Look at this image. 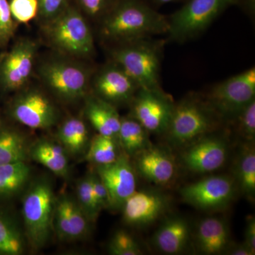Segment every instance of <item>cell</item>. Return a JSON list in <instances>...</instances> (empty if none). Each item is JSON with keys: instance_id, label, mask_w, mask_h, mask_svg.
I'll list each match as a JSON object with an SVG mask.
<instances>
[{"instance_id": "1", "label": "cell", "mask_w": 255, "mask_h": 255, "mask_svg": "<svg viewBox=\"0 0 255 255\" xmlns=\"http://www.w3.org/2000/svg\"><path fill=\"white\" fill-rule=\"evenodd\" d=\"M101 30L109 39L128 42L167 33L169 19L140 0H117L105 15Z\"/></svg>"}, {"instance_id": "2", "label": "cell", "mask_w": 255, "mask_h": 255, "mask_svg": "<svg viewBox=\"0 0 255 255\" xmlns=\"http://www.w3.org/2000/svg\"><path fill=\"white\" fill-rule=\"evenodd\" d=\"M220 117L206 100L189 96L174 105L164 133L176 147H187L216 128Z\"/></svg>"}, {"instance_id": "3", "label": "cell", "mask_w": 255, "mask_h": 255, "mask_svg": "<svg viewBox=\"0 0 255 255\" xmlns=\"http://www.w3.org/2000/svg\"><path fill=\"white\" fill-rule=\"evenodd\" d=\"M114 63L135 82L139 88H161V46L148 38L126 42L112 51Z\"/></svg>"}, {"instance_id": "4", "label": "cell", "mask_w": 255, "mask_h": 255, "mask_svg": "<svg viewBox=\"0 0 255 255\" xmlns=\"http://www.w3.org/2000/svg\"><path fill=\"white\" fill-rule=\"evenodd\" d=\"M55 203L53 189L46 180L33 184L23 199L22 214L26 234L36 249L45 246L49 239Z\"/></svg>"}, {"instance_id": "5", "label": "cell", "mask_w": 255, "mask_h": 255, "mask_svg": "<svg viewBox=\"0 0 255 255\" xmlns=\"http://www.w3.org/2000/svg\"><path fill=\"white\" fill-rule=\"evenodd\" d=\"M45 31L51 44L64 53L75 56H88L93 53L91 29L81 13L70 5L46 23Z\"/></svg>"}, {"instance_id": "6", "label": "cell", "mask_w": 255, "mask_h": 255, "mask_svg": "<svg viewBox=\"0 0 255 255\" xmlns=\"http://www.w3.org/2000/svg\"><path fill=\"white\" fill-rule=\"evenodd\" d=\"M243 0H189L169 19L172 41H185L204 31L226 9Z\"/></svg>"}, {"instance_id": "7", "label": "cell", "mask_w": 255, "mask_h": 255, "mask_svg": "<svg viewBox=\"0 0 255 255\" xmlns=\"http://www.w3.org/2000/svg\"><path fill=\"white\" fill-rule=\"evenodd\" d=\"M254 100L255 69L252 68L218 84L205 100L220 119H234Z\"/></svg>"}, {"instance_id": "8", "label": "cell", "mask_w": 255, "mask_h": 255, "mask_svg": "<svg viewBox=\"0 0 255 255\" xmlns=\"http://www.w3.org/2000/svg\"><path fill=\"white\" fill-rule=\"evenodd\" d=\"M131 117L149 133H164L168 127L174 104L162 88H139L131 102Z\"/></svg>"}, {"instance_id": "9", "label": "cell", "mask_w": 255, "mask_h": 255, "mask_svg": "<svg viewBox=\"0 0 255 255\" xmlns=\"http://www.w3.org/2000/svg\"><path fill=\"white\" fill-rule=\"evenodd\" d=\"M43 82L55 95L65 100H76L86 95L90 86V74L75 63L51 61L40 68Z\"/></svg>"}, {"instance_id": "10", "label": "cell", "mask_w": 255, "mask_h": 255, "mask_svg": "<svg viewBox=\"0 0 255 255\" xmlns=\"http://www.w3.org/2000/svg\"><path fill=\"white\" fill-rule=\"evenodd\" d=\"M37 49L36 42L23 38L9 51L0 54V89L17 91L26 85L33 72Z\"/></svg>"}, {"instance_id": "11", "label": "cell", "mask_w": 255, "mask_h": 255, "mask_svg": "<svg viewBox=\"0 0 255 255\" xmlns=\"http://www.w3.org/2000/svg\"><path fill=\"white\" fill-rule=\"evenodd\" d=\"M11 117L33 129H47L56 122V109L44 94L31 90L14 99L9 107Z\"/></svg>"}, {"instance_id": "12", "label": "cell", "mask_w": 255, "mask_h": 255, "mask_svg": "<svg viewBox=\"0 0 255 255\" xmlns=\"http://www.w3.org/2000/svg\"><path fill=\"white\" fill-rule=\"evenodd\" d=\"M234 192V183L230 178L211 176L185 186L180 194L184 201L194 207L214 210L227 205Z\"/></svg>"}, {"instance_id": "13", "label": "cell", "mask_w": 255, "mask_h": 255, "mask_svg": "<svg viewBox=\"0 0 255 255\" xmlns=\"http://www.w3.org/2000/svg\"><path fill=\"white\" fill-rule=\"evenodd\" d=\"M227 157L225 140L206 135L186 147L182 162L188 170L194 173H209L221 168Z\"/></svg>"}, {"instance_id": "14", "label": "cell", "mask_w": 255, "mask_h": 255, "mask_svg": "<svg viewBox=\"0 0 255 255\" xmlns=\"http://www.w3.org/2000/svg\"><path fill=\"white\" fill-rule=\"evenodd\" d=\"M97 175L109 192L111 207H122L136 191V178L127 154L105 165H97Z\"/></svg>"}, {"instance_id": "15", "label": "cell", "mask_w": 255, "mask_h": 255, "mask_svg": "<svg viewBox=\"0 0 255 255\" xmlns=\"http://www.w3.org/2000/svg\"><path fill=\"white\" fill-rule=\"evenodd\" d=\"M169 202L167 196L161 193L135 191L122 206L124 221L135 227L147 226L165 212Z\"/></svg>"}, {"instance_id": "16", "label": "cell", "mask_w": 255, "mask_h": 255, "mask_svg": "<svg viewBox=\"0 0 255 255\" xmlns=\"http://www.w3.org/2000/svg\"><path fill=\"white\" fill-rule=\"evenodd\" d=\"M114 64L106 67L96 77V95L113 105L130 102L139 87L123 69Z\"/></svg>"}, {"instance_id": "17", "label": "cell", "mask_w": 255, "mask_h": 255, "mask_svg": "<svg viewBox=\"0 0 255 255\" xmlns=\"http://www.w3.org/2000/svg\"><path fill=\"white\" fill-rule=\"evenodd\" d=\"M136 167L142 177L157 185H167L173 181L176 164L167 151L150 145L139 152Z\"/></svg>"}, {"instance_id": "18", "label": "cell", "mask_w": 255, "mask_h": 255, "mask_svg": "<svg viewBox=\"0 0 255 255\" xmlns=\"http://www.w3.org/2000/svg\"><path fill=\"white\" fill-rule=\"evenodd\" d=\"M190 231L189 224L182 218L167 220L154 235L153 243L161 253L177 255L187 248Z\"/></svg>"}, {"instance_id": "19", "label": "cell", "mask_w": 255, "mask_h": 255, "mask_svg": "<svg viewBox=\"0 0 255 255\" xmlns=\"http://www.w3.org/2000/svg\"><path fill=\"white\" fill-rule=\"evenodd\" d=\"M85 112L98 134L117 140L122 118L114 105L96 96L87 101Z\"/></svg>"}, {"instance_id": "20", "label": "cell", "mask_w": 255, "mask_h": 255, "mask_svg": "<svg viewBox=\"0 0 255 255\" xmlns=\"http://www.w3.org/2000/svg\"><path fill=\"white\" fill-rule=\"evenodd\" d=\"M229 236V229L223 220L207 218L201 221L198 226L196 241L203 253L216 255L226 251Z\"/></svg>"}, {"instance_id": "21", "label": "cell", "mask_w": 255, "mask_h": 255, "mask_svg": "<svg viewBox=\"0 0 255 255\" xmlns=\"http://www.w3.org/2000/svg\"><path fill=\"white\" fill-rule=\"evenodd\" d=\"M30 155L36 162L42 164L57 176L65 177L69 174L68 159L63 146L48 140L37 142Z\"/></svg>"}, {"instance_id": "22", "label": "cell", "mask_w": 255, "mask_h": 255, "mask_svg": "<svg viewBox=\"0 0 255 255\" xmlns=\"http://www.w3.org/2000/svg\"><path fill=\"white\" fill-rule=\"evenodd\" d=\"M148 131L132 117L122 118L117 140L128 156H135L150 146Z\"/></svg>"}, {"instance_id": "23", "label": "cell", "mask_w": 255, "mask_h": 255, "mask_svg": "<svg viewBox=\"0 0 255 255\" xmlns=\"http://www.w3.org/2000/svg\"><path fill=\"white\" fill-rule=\"evenodd\" d=\"M58 136L64 149L73 155L82 153L88 143L86 124L81 119L75 117L63 122L58 130Z\"/></svg>"}, {"instance_id": "24", "label": "cell", "mask_w": 255, "mask_h": 255, "mask_svg": "<svg viewBox=\"0 0 255 255\" xmlns=\"http://www.w3.org/2000/svg\"><path fill=\"white\" fill-rule=\"evenodd\" d=\"M28 153L24 137L13 129L0 125V165L25 162Z\"/></svg>"}, {"instance_id": "25", "label": "cell", "mask_w": 255, "mask_h": 255, "mask_svg": "<svg viewBox=\"0 0 255 255\" xmlns=\"http://www.w3.org/2000/svg\"><path fill=\"white\" fill-rule=\"evenodd\" d=\"M252 143L247 142L242 149L236 164V174L242 191L253 199L255 193V151Z\"/></svg>"}, {"instance_id": "26", "label": "cell", "mask_w": 255, "mask_h": 255, "mask_svg": "<svg viewBox=\"0 0 255 255\" xmlns=\"http://www.w3.org/2000/svg\"><path fill=\"white\" fill-rule=\"evenodd\" d=\"M29 167L25 162L0 165V196L13 195L27 182Z\"/></svg>"}, {"instance_id": "27", "label": "cell", "mask_w": 255, "mask_h": 255, "mask_svg": "<svg viewBox=\"0 0 255 255\" xmlns=\"http://www.w3.org/2000/svg\"><path fill=\"white\" fill-rule=\"evenodd\" d=\"M117 139L105 135H96L92 139L87 154V158L97 165L112 163L119 157Z\"/></svg>"}, {"instance_id": "28", "label": "cell", "mask_w": 255, "mask_h": 255, "mask_svg": "<svg viewBox=\"0 0 255 255\" xmlns=\"http://www.w3.org/2000/svg\"><path fill=\"white\" fill-rule=\"evenodd\" d=\"M23 247V238L17 228L0 215V255L22 254Z\"/></svg>"}, {"instance_id": "29", "label": "cell", "mask_w": 255, "mask_h": 255, "mask_svg": "<svg viewBox=\"0 0 255 255\" xmlns=\"http://www.w3.org/2000/svg\"><path fill=\"white\" fill-rule=\"evenodd\" d=\"M77 194L79 206L90 221H95L98 217L101 209L97 205L94 195L90 176L84 178L78 183Z\"/></svg>"}, {"instance_id": "30", "label": "cell", "mask_w": 255, "mask_h": 255, "mask_svg": "<svg viewBox=\"0 0 255 255\" xmlns=\"http://www.w3.org/2000/svg\"><path fill=\"white\" fill-rule=\"evenodd\" d=\"M66 201L71 228L72 240L80 239L86 236L88 232L89 221H90L78 203L68 196H66Z\"/></svg>"}, {"instance_id": "31", "label": "cell", "mask_w": 255, "mask_h": 255, "mask_svg": "<svg viewBox=\"0 0 255 255\" xmlns=\"http://www.w3.org/2000/svg\"><path fill=\"white\" fill-rule=\"evenodd\" d=\"M109 252L113 255H139L142 251L132 236L124 231H117L111 239Z\"/></svg>"}, {"instance_id": "32", "label": "cell", "mask_w": 255, "mask_h": 255, "mask_svg": "<svg viewBox=\"0 0 255 255\" xmlns=\"http://www.w3.org/2000/svg\"><path fill=\"white\" fill-rule=\"evenodd\" d=\"M238 131L247 142H253L255 137V100L252 101L236 116Z\"/></svg>"}, {"instance_id": "33", "label": "cell", "mask_w": 255, "mask_h": 255, "mask_svg": "<svg viewBox=\"0 0 255 255\" xmlns=\"http://www.w3.org/2000/svg\"><path fill=\"white\" fill-rule=\"evenodd\" d=\"M11 15L16 23H28L38 15V0H10Z\"/></svg>"}, {"instance_id": "34", "label": "cell", "mask_w": 255, "mask_h": 255, "mask_svg": "<svg viewBox=\"0 0 255 255\" xmlns=\"http://www.w3.org/2000/svg\"><path fill=\"white\" fill-rule=\"evenodd\" d=\"M16 22L11 15L7 0H0V48L7 46L14 36Z\"/></svg>"}, {"instance_id": "35", "label": "cell", "mask_w": 255, "mask_h": 255, "mask_svg": "<svg viewBox=\"0 0 255 255\" xmlns=\"http://www.w3.org/2000/svg\"><path fill=\"white\" fill-rule=\"evenodd\" d=\"M71 0H38V15L46 23L59 16L70 6Z\"/></svg>"}, {"instance_id": "36", "label": "cell", "mask_w": 255, "mask_h": 255, "mask_svg": "<svg viewBox=\"0 0 255 255\" xmlns=\"http://www.w3.org/2000/svg\"><path fill=\"white\" fill-rule=\"evenodd\" d=\"M85 13L90 16L106 14L116 4L117 0H77Z\"/></svg>"}, {"instance_id": "37", "label": "cell", "mask_w": 255, "mask_h": 255, "mask_svg": "<svg viewBox=\"0 0 255 255\" xmlns=\"http://www.w3.org/2000/svg\"><path fill=\"white\" fill-rule=\"evenodd\" d=\"M92 190L95 195L97 205L102 210L110 206V195L105 184L97 174L90 175Z\"/></svg>"}, {"instance_id": "38", "label": "cell", "mask_w": 255, "mask_h": 255, "mask_svg": "<svg viewBox=\"0 0 255 255\" xmlns=\"http://www.w3.org/2000/svg\"><path fill=\"white\" fill-rule=\"evenodd\" d=\"M250 248L255 251V220L254 217L248 219L246 231V242Z\"/></svg>"}, {"instance_id": "39", "label": "cell", "mask_w": 255, "mask_h": 255, "mask_svg": "<svg viewBox=\"0 0 255 255\" xmlns=\"http://www.w3.org/2000/svg\"><path fill=\"white\" fill-rule=\"evenodd\" d=\"M228 253H229L228 254L233 255H254L255 254V251H253L246 243L240 246L233 247Z\"/></svg>"}, {"instance_id": "40", "label": "cell", "mask_w": 255, "mask_h": 255, "mask_svg": "<svg viewBox=\"0 0 255 255\" xmlns=\"http://www.w3.org/2000/svg\"><path fill=\"white\" fill-rule=\"evenodd\" d=\"M152 2L155 4L162 5L164 4H168L170 2H174V1H179V0H151Z\"/></svg>"}, {"instance_id": "41", "label": "cell", "mask_w": 255, "mask_h": 255, "mask_svg": "<svg viewBox=\"0 0 255 255\" xmlns=\"http://www.w3.org/2000/svg\"><path fill=\"white\" fill-rule=\"evenodd\" d=\"M0 125H1V120H0Z\"/></svg>"}]
</instances>
